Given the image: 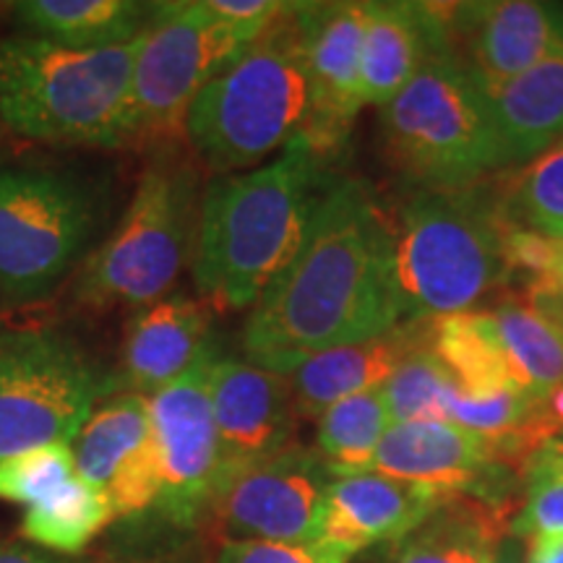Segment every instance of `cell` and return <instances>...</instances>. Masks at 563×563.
Segmentation results:
<instances>
[{
	"mask_svg": "<svg viewBox=\"0 0 563 563\" xmlns=\"http://www.w3.org/2000/svg\"><path fill=\"white\" fill-rule=\"evenodd\" d=\"M402 321L391 222L368 186L340 180L323 191L295 262L251 308L245 361L287 376L316 352L373 340Z\"/></svg>",
	"mask_w": 563,
	"mask_h": 563,
	"instance_id": "obj_1",
	"label": "cell"
},
{
	"mask_svg": "<svg viewBox=\"0 0 563 563\" xmlns=\"http://www.w3.org/2000/svg\"><path fill=\"white\" fill-rule=\"evenodd\" d=\"M323 162L298 136L269 165L203 188L191 272L207 308H253L295 262L321 203Z\"/></svg>",
	"mask_w": 563,
	"mask_h": 563,
	"instance_id": "obj_2",
	"label": "cell"
},
{
	"mask_svg": "<svg viewBox=\"0 0 563 563\" xmlns=\"http://www.w3.org/2000/svg\"><path fill=\"white\" fill-rule=\"evenodd\" d=\"M139 40L74 51L13 34L0 40V123L55 146L129 144L131 84Z\"/></svg>",
	"mask_w": 563,
	"mask_h": 563,
	"instance_id": "obj_3",
	"label": "cell"
},
{
	"mask_svg": "<svg viewBox=\"0 0 563 563\" xmlns=\"http://www.w3.org/2000/svg\"><path fill=\"white\" fill-rule=\"evenodd\" d=\"M308 74L298 3L217 74L196 97L186 136L217 175L256 170L306 129Z\"/></svg>",
	"mask_w": 563,
	"mask_h": 563,
	"instance_id": "obj_4",
	"label": "cell"
},
{
	"mask_svg": "<svg viewBox=\"0 0 563 563\" xmlns=\"http://www.w3.org/2000/svg\"><path fill=\"white\" fill-rule=\"evenodd\" d=\"M506 222L496 191H418L394 232V277L405 321L473 311L475 302L511 285L504 256Z\"/></svg>",
	"mask_w": 563,
	"mask_h": 563,
	"instance_id": "obj_5",
	"label": "cell"
},
{
	"mask_svg": "<svg viewBox=\"0 0 563 563\" xmlns=\"http://www.w3.org/2000/svg\"><path fill=\"white\" fill-rule=\"evenodd\" d=\"M199 173L188 157L159 152L141 173L121 224L84 264L74 298L104 313L152 306L191 264L199 228Z\"/></svg>",
	"mask_w": 563,
	"mask_h": 563,
	"instance_id": "obj_6",
	"label": "cell"
},
{
	"mask_svg": "<svg viewBox=\"0 0 563 563\" xmlns=\"http://www.w3.org/2000/svg\"><path fill=\"white\" fill-rule=\"evenodd\" d=\"M386 157L418 191H460L498 170L488 91L456 53L428 63L382 108Z\"/></svg>",
	"mask_w": 563,
	"mask_h": 563,
	"instance_id": "obj_7",
	"label": "cell"
},
{
	"mask_svg": "<svg viewBox=\"0 0 563 563\" xmlns=\"http://www.w3.org/2000/svg\"><path fill=\"white\" fill-rule=\"evenodd\" d=\"M249 45L207 0L152 3L133 66L129 144L167 146L186 133L196 97Z\"/></svg>",
	"mask_w": 563,
	"mask_h": 563,
	"instance_id": "obj_8",
	"label": "cell"
},
{
	"mask_svg": "<svg viewBox=\"0 0 563 563\" xmlns=\"http://www.w3.org/2000/svg\"><path fill=\"white\" fill-rule=\"evenodd\" d=\"M110 384L60 334H19L0 344V460L74 443Z\"/></svg>",
	"mask_w": 563,
	"mask_h": 563,
	"instance_id": "obj_9",
	"label": "cell"
},
{
	"mask_svg": "<svg viewBox=\"0 0 563 563\" xmlns=\"http://www.w3.org/2000/svg\"><path fill=\"white\" fill-rule=\"evenodd\" d=\"M95 203L79 183L47 170L0 167V292L34 300L79 262Z\"/></svg>",
	"mask_w": 563,
	"mask_h": 563,
	"instance_id": "obj_10",
	"label": "cell"
},
{
	"mask_svg": "<svg viewBox=\"0 0 563 563\" xmlns=\"http://www.w3.org/2000/svg\"><path fill=\"white\" fill-rule=\"evenodd\" d=\"M334 477L313 449L292 446L224 481L207 517L228 540L313 543Z\"/></svg>",
	"mask_w": 563,
	"mask_h": 563,
	"instance_id": "obj_11",
	"label": "cell"
},
{
	"mask_svg": "<svg viewBox=\"0 0 563 563\" xmlns=\"http://www.w3.org/2000/svg\"><path fill=\"white\" fill-rule=\"evenodd\" d=\"M209 350L178 382L150 397L152 439L162 490L154 511L167 525L191 530L207 517L217 483V431L211 415Z\"/></svg>",
	"mask_w": 563,
	"mask_h": 563,
	"instance_id": "obj_12",
	"label": "cell"
},
{
	"mask_svg": "<svg viewBox=\"0 0 563 563\" xmlns=\"http://www.w3.org/2000/svg\"><path fill=\"white\" fill-rule=\"evenodd\" d=\"M365 3H298V30L308 74V121L300 139L321 159L347 141L361 112V51Z\"/></svg>",
	"mask_w": 563,
	"mask_h": 563,
	"instance_id": "obj_13",
	"label": "cell"
},
{
	"mask_svg": "<svg viewBox=\"0 0 563 563\" xmlns=\"http://www.w3.org/2000/svg\"><path fill=\"white\" fill-rule=\"evenodd\" d=\"M217 431V483L292 446L295 415L290 378L243 361L214 357L209 373Z\"/></svg>",
	"mask_w": 563,
	"mask_h": 563,
	"instance_id": "obj_14",
	"label": "cell"
},
{
	"mask_svg": "<svg viewBox=\"0 0 563 563\" xmlns=\"http://www.w3.org/2000/svg\"><path fill=\"white\" fill-rule=\"evenodd\" d=\"M454 496V490L378 473L334 477L313 545L336 563H350L365 548L405 540Z\"/></svg>",
	"mask_w": 563,
	"mask_h": 563,
	"instance_id": "obj_15",
	"label": "cell"
},
{
	"mask_svg": "<svg viewBox=\"0 0 563 563\" xmlns=\"http://www.w3.org/2000/svg\"><path fill=\"white\" fill-rule=\"evenodd\" d=\"M446 11L454 53L485 89L517 79L563 51V9L538 0L452 3Z\"/></svg>",
	"mask_w": 563,
	"mask_h": 563,
	"instance_id": "obj_16",
	"label": "cell"
},
{
	"mask_svg": "<svg viewBox=\"0 0 563 563\" xmlns=\"http://www.w3.org/2000/svg\"><path fill=\"white\" fill-rule=\"evenodd\" d=\"M509 470L514 467L506 462L501 443L449 420L397 422L378 443L371 464V473L467 493L504 511L493 485Z\"/></svg>",
	"mask_w": 563,
	"mask_h": 563,
	"instance_id": "obj_17",
	"label": "cell"
},
{
	"mask_svg": "<svg viewBox=\"0 0 563 563\" xmlns=\"http://www.w3.org/2000/svg\"><path fill=\"white\" fill-rule=\"evenodd\" d=\"M454 53L443 3H365L361 95L386 108L428 63Z\"/></svg>",
	"mask_w": 563,
	"mask_h": 563,
	"instance_id": "obj_18",
	"label": "cell"
},
{
	"mask_svg": "<svg viewBox=\"0 0 563 563\" xmlns=\"http://www.w3.org/2000/svg\"><path fill=\"white\" fill-rule=\"evenodd\" d=\"M433 340V319L402 321L382 336L316 352L287 373L295 415L319 420L329 407L355 394L382 389L412 352Z\"/></svg>",
	"mask_w": 563,
	"mask_h": 563,
	"instance_id": "obj_19",
	"label": "cell"
},
{
	"mask_svg": "<svg viewBox=\"0 0 563 563\" xmlns=\"http://www.w3.org/2000/svg\"><path fill=\"white\" fill-rule=\"evenodd\" d=\"M209 350L207 306L186 295H170L141 308L125 327L121 382L133 394L154 397Z\"/></svg>",
	"mask_w": 563,
	"mask_h": 563,
	"instance_id": "obj_20",
	"label": "cell"
},
{
	"mask_svg": "<svg viewBox=\"0 0 563 563\" xmlns=\"http://www.w3.org/2000/svg\"><path fill=\"white\" fill-rule=\"evenodd\" d=\"M488 91L498 170L527 165L563 139V51Z\"/></svg>",
	"mask_w": 563,
	"mask_h": 563,
	"instance_id": "obj_21",
	"label": "cell"
},
{
	"mask_svg": "<svg viewBox=\"0 0 563 563\" xmlns=\"http://www.w3.org/2000/svg\"><path fill=\"white\" fill-rule=\"evenodd\" d=\"M152 5L139 0H21L13 16L21 34L74 51H102L139 40Z\"/></svg>",
	"mask_w": 563,
	"mask_h": 563,
	"instance_id": "obj_22",
	"label": "cell"
},
{
	"mask_svg": "<svg viewBox=\"0 0 563 563\" xmlns=\"http://www.w3.org/2000/svg\"><path fill=\"white\" fill-rule=\"evenodd\" d=\"M506 532L504 509L456 493L418 530L399 540L394 563H493Z\"/></svg>",
	"mask_w": 563,
	"mask_h": 563,
	"instance_id": "obj_23",
	"label": "cell"
},
{
	"mask_svg": "<svg viewBox=\"0 0 563 563\" xmlns=\"http://www.w3.org/2000/svg\"><path fill=\"white\" fill-rule=\"evenodd\" d=\"M431 347L452 373L456 389L464 397L525 391L517 382L490 311H464L433 319Z\"/></svg>",
	"mask_w": 563,
	"mask_h": 563,
	"instance_id": "obj_24",
	"label": "cell"
},
{
	"mask_svg": "<svg viewBox=\"0 0 563 563\" xmlns=\"http://www.w3.org/2000/svg\"><path fill=\"white\" fill-rule=\"evenodd\" d=\"M152 441L150 397L123 391L89 415L76 433L70 452L79 473L97 490L108 493L110 483Z\"/></svg>",
	"mask_w": 563,
	"mask_h": 563,
	"instance_id": "obj_25",
	"label": "cell"
},
{
	"mask_svg": "<svg viewBox=\"0 0 563 563\" xmlns=\"http://www.w3.org/2000/svg\"><path fill=\"white\" fill-rule=\"evenodd\" d=\"M490 316L519 386L538 399L559 389L563 384V329L534 311L519 292H506L490 308Z\"/></svg>",
	"mask_w": 563,
	"mask_h": 563,
	"instance_id": "obj_26",
	"label": "cell"
},
{
	"mask_svg": "<svg viewBox=\"0 0 563 563\" xmlns=\"http://www.w3.org/2000/svg\"><path fill=\"white\" fill-rule=\"evenodd\" d=\"M118 514L108 493L97 490L81 475L30 506L21 519V534L42 551L74 559Z\"/></svg>",
	"mask_w": 563,
	"mask_h": 563,
	"instance_id": "obj_27",
	"label": "cell"
},
{
	"mask_svg": "<svg viewBox=\"0 0 563 563\" xmlns=\"http://www.w3.org/2000/svg\"><path fill=\"white\" fill-rule=\"evenodd\" d=\"M391 426L382 389L355 394L321 415L313 452L332 477L365 475Z\"/></svg>",
	"mask_w": 563,
	"mask_h": 563,
	"instance_id": "obj_28",
	"label": "cell"
},
{
	"mask_svg": "<svg viewBox=\"0 0 563 563\" xmlns=\"http://www.w3.org/2000/svg\"><path fill=\"white\" fill-rule=\"evenodd\" d=\"M498 211L511 228L563 238V139L517 167L496 191Z\"/></svg>",
	"mask_w": 563,
	"mask_h": 563,
	"instance_id": "obj_29",
	"label": "cell"
},
{
	"mask_svg": "<svg viewBox=\"0 0 563 563\" xmlns=\"http://www.w3.org/2000/svg\"><path fill=\"white\" fill-rule=\"evenodd\" d=\"M391 422L443 420L446 402L456 389V382L446 365L439 361L431 344L412 352L382 386Z\"/></svg>",
	"mask_w": 563,
	"mask_h": 563,
	"instance_id": "obj_30",
	"label": "cell"
},
{
	"mask_svg": "<svg viewBox=\"0 0 563 563\" xmlns=\"http://www.w3.org/2000/svg\"><path fill=\"white\" fill-rule=\"evenodd\" d=\"M525 498L511 519V534L563 532V435L545 441L522 470Z\"/></svg>",
	"mask_w": 563,
	"mask_h": 563,
	"instance_id": "obj_31",
	"label": "cell"
},
{
	"mask_svg": "<svg viewBox=\"0 0 563 563\" xmlns=\"http://www.w3.org/2000/svg\"><path fill=\"white\" fill-rule=\"evenodd\" d=\"M76 473L70 443L30 449L9 460H0V501L30 506L40 504L51 493L63 488Z\"/></svg>",
	"mask_w": 563,
	"mask_h": 563,
	"instance_id": "obj_32",
	"label": "cell"
},
{
	"mask_svg": "<svg viewBox=\"0 0 563 563\" xmlns=\"http://www.w3.org/2000/svg\"><path fill=\"white\" fill-rule=\"evenodd\" d=\"M217 563H336L313 543H266V540H224Z\"/></svg>",
	"mask_w": 563,
	"mask_h": 563,
	"instance_id": "obj_33",
	"label": "cell"
},
{
	"mask_svg": "<svg viewBox=\"0 0 563 563\" xmlns=\"http://www.w3.org/2000/svg\"><path fill=\"white\" fill-rule=\"evenodd\" d=\"M209 9L230 26H235L243 37L256 42L269 26L287 11L290 3L279 0H207Z\"/></svg>",
	"mask_w": 563,
	"mask_h": 563,
	"instance_id": "obj_34",
	"label": "cell"
},
{
	"mask_svg": "<svg viewBox=\"0 0 563 563\" xmlns=\"http://www.w3.org/2000/svg\"><path fill=\"white\" fill-rule=\"evenodd\" d=\"M519 295L530 302L534 311H540L555 327L563 329V241L559 243V256H555L551 272L538 285H532L530 290Z\"/></svg>",
	"mask_w": 563,
	"mask_h": 563,
	"instance_id": "obj_35",
	"label": "cell"
},
{
	"mask_svg": "<svg viewBox=\"0 0 563 563\" xmlns=\"http://www.w3.org/2000/svg\"><path fill=\"white\" fill-rule=\"evenodd\" d=\"M0 563H84V561L47 553L42 551V548L16 543V540H0Z\"/></svg>",
	"mask_w": 563,
	"mask_h": 563,
	"instance_id": "obj_36",
	"label": "cell"
},
{
	"mask_svg": "<svg viewBox=\"0 0 563 563\" xmlns=\"http://www.w3.org/2000/svg\"><path fill=\"white\" fill-rule=\"evenodd\" d=\"M527 563H563V532L532 534L525 548Z\"/></svg>",
	"mask_w": 563,
	"mask_h": 563,
	"instance_id": "obj_37",
	"label": "cell"
},
{
	"mask_svg": "<svg viewBox=\"0 0 563 563\" xmlns=\"http://www.w3.org/2000/svg\"><path fill=\"white\" fill-rule=\"evenodd\" d=\"M493 563H527L522 538H517V534H511V530L506 532L501 543H498L496 561H493Z\"/></svg>",
	"mask_w": 563,
	"mask_h": 563,
	"instance_id": "obj_38",
	"label": "cell"
}]
</instances>
